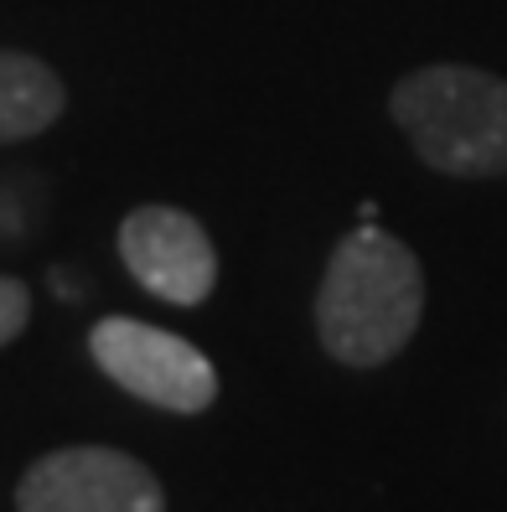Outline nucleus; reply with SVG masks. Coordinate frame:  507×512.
<instances>
[{"label": "nucleus", "instance_id": "nucleus-1", "mask_svg": "<svg viewBox=\"0 0 507 512\" xmlns=\"http://www.w3.org/2000/svg\"><path fill=\"white\" fill-rule=\"evenodd\" d=\"M425 316V275L404 238L383 233L378 223H357L326 259L316 295L321 347L347 368H378Z\"/></svg>", "mask_w": 507, "mask_h": 512}, {"label": "nucleus", "instance_id": "nucleus-2", "mask_svg": "<svg viewBox=\"0 0 507 512\" xmlns=\"http://www.w3.org/2000/svg\"><path fill=\"white\" fill-rule=\"evenodd\" d=\"M394 125L445 176H507V78L435 63L399 78Z\"/></svg>", "mask_w": 507, "mask_h": 512}, {"label": "nucleus", "instance_id": "nucleus-3", "mask_svg": "<svg viewBox=\"0 0 507 512\" xmlns=\"http://www.w3.org/2000/svg\"><path fill=\"white\" fill-rule=\"evenodd\" d=\"M94 363L125 388V394L171 409V414H202L218 399V373L213 363L176 331L145 326L130 316H109L94 326Z\"/></svg>", "mask_w": 507, "mask_h": 512}, {"label": "nucleus", "instance_id": "nucleus-4", "mask_svg": "<svg viewBox=\"0 0 507 512\" xmlns=\"http://www.w3.org/2000/svg\"><path fill=\"white\" fill-rule=\"evenodd\" d=\"M21 512H166L156 471L109 445L52 450L16 487Z\"/></svg>", "mask_w": 507, "mask_h": 512}, {"label": "nucleus", "instance_id": "nucleus-5", "mask_svg": "<svg viewBox=\"0 0 507 512\" xmlns=\"http://www.w3.org/2000/svg\"><path fill=\"white\" fill-rule=\"evenodd\" d=\"M119 254H125L130 275L171 306H202L213 295V238L182 207H135L119 228Z\"/></svg>", "mask_w": 507, "mask_h": 512}, {"label": "nucleus", "instance_id": "nucleus-6", "mask_svg": "<svg viewBox=\"0 0 507 512\" xmlns=\"http://www.w3.org/2000/svg\"><path fill=\"white\" fill-rule=\"evenodd\" d=\"M63 104L68 94L47 63L21 52H0V145L42 135L63 114Z\"/></svg>", "mask_w": 507, "mask_h": 512}, {"label": "nucleus", "instance_id": "nucleus-7", "mask_svg": "<svg viewBox=\"0 0 507 512\" xmlns=\"http://www.w3.org/2000/svg\"><path fill=\"white\" fill-rule=\"evenodd\" d=\"M26 316H32V295H26V285L11 280V275H0V347H6L11 337H21Z\"/></svg>", "mask_w": 507, "mask_h": 512}]
</instances>
